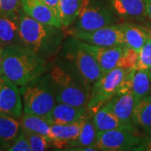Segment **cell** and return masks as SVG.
Returning <instances> with one entry per match:
<instances>
[{"instance_id": "cell-1", "label": "cell", "mask_w": 151, "mask_h": 151, "mask_svg": "<svg viewBox=\"0 0 151 151\" xmlns=\"http://www.w3.org/2000/svg\"><path fill=\"white\" fill-rule=\"evenodd\" d=\"M54 87L56 103L87 107L92 86L70 60L63 58L50 65L48 70Z\"/></svg>"}, {"instance_id": "cell-2", "label": "cell", "mask_w": 151, "mask_h": 151, "mask_svg": "<svg viewBox=\"0 0 151 151\" xmlns=\"http://www.w3.org/2000/svg\"><path fill=\"white\" fill-rule=\"evenodd\" d=\"M20 44L30 49L45 60H53L60 54L64 43L62 28L42 24L19 12Z\"/></svg>"}, {"instance_id": "cell-3", "label": "cell", "mask_w": 151, "mask_h": 151, "mask_svg": "<svg viewBox=\"0 0 151 151\" xmlns=\"http://www.w3.org/2000/svg\"><path fill=\"white\" fill-rule=\"evenodd\" d=\"M50 65L47 60L21 44L4 46L3 76L18 86L48 72Z\"/></svg>"}, {"instance_id": "cell-4", "label": "cell", "mask_w": 151, "mask_h": 151, "mask_svg": "<svg viewBox=\"0 0 151 151\" xmlns=\"http://www.w3.org/2000/svg\"><path fill=\"white\" fill-rule=\"evenodd\" d=\"M19 87L24 113L46 116L56 103L54 87L48 72Z\"/></svg>"}, {"instance_id": "cell-5", "label": "cell", "mask_w": 151, "mask_h": 151, "mask_svg": "<svg viewBox=\"0 0 151 151\" xmlns=\"http://www.w3.org/2000/svg\"><path fill=\"white\" fill-rule=\"evenodd\" d=\"M60 54L74 64L91 86L103 76V70L96 58L77 38L70 36L64 40Z\"/></svg>"}, {"instance_id": "cell-6", "label": "cell", "mask_w": 151, "mask_h": 151, "mask_svg": "<svg viewBox=\"0 0 151 151\" xmlns=\"http://www.w3.org/2000/svg\"><path fill=\"white\" fill-rule=\"evenodd\" d=\"M113 12L103 0H83L74 21V26L71 28L93 30L113 24Z\"/></svg>"}, {"instance_id": "cell-7", "label": "cell", "mask_w": 151, "mask_h": 151, "mask_svg": "<svg viewBox=\"0 0 151 151\" xmlns=\"http://www.w3.org/2000/svg\"><path fill=\"white\" fill-rule=\"evenodd\" d=\"M129 69H124L117 66L110 71L103 74L92 86L91 97L87 103V108L94 113L102 108L116 95L124 76Z\"/></svg>"}, {"instance_id": "cell-8", "label": "cell", "mask_w": 151, "mask_h": 151, "mask_svg": "<svg viewBox=\"0 0 151 151\" xmlns=\"http://www.w3.org/2000/svg\"><path fill=\"white\" fill-rule=\"evenodd\" d=\"M68 34L81 41L97 46H125L120 24H110L93 30H81L70 27Z\"/></svg>"}, {"instance_id": "cell-9", "label": "cell", "mask_w": 151, "mask_h": 151, "mask_svg": "<svg viewBox=\"0 0 151 151\" xmlns=\"http://www.w3.org/2000/svg\"><path fill=\"white\" fill-rule=\"evenodd\" d=\"M135 132L127 129H112L97 132L96 148L103 151L134 150L142 140Z\"/></svg>"}, {"instance_id": "cell-10", "label": "cell", "mask_w": 151, "mask_h": 151, "mask_svg": "<svg viewBox=\"0 0 151 151\" xmlns=\"http://www.w3.org/2000/svg\"><path fill=\"white\" fill-rule=\"evenodd\" d=\"M14 82L1 76L0 113L20 119L23 115V101L19 89Z\"/></svg>"}, {"instance_id": "cell-11", "label": "cell", "mask_w": 151, "mask_h": 151, "mask_svg": "<svg viewBox=\"0 0 151 151\" xmlns=\"http://www.w3.org/2000/svg\"><path fill=\"white\" fill-rule=\"evenodd\" d=\"M85 117L71 124H51L49 135L51 145L57 150H68L74 147L80 134Z\"/></svg>"}, {"instance_id": "cell-12", "label": "cell", "mask_w": 151, "mask_h": 151, "mask_svg": "<svg viewBox=\"0 0 151 151\" xmlns=\"http://www.w3.org/2000/svg\"><path fill=\"white\" fill-rule=\"evenodd\" d=\"M88 112L86 106L78 107L68 103H56L52 110L45 117L50 124H68L84 118Z\"/></svg>"}, {"instance_id": "cell-13", "label": "cell", "mask_w": 151, "mask_h": 151, "mask_svg": "<svg viewBox=\"0 0 151 151\" xmlns=\"http://www.w3.org/2000/svg\"><path fill=\"white\" fill-rule=\"evenodd\" d=\"M82 45L94 55L103 70V74L118 66V63L124 54L125 48V46H97L86 43L84 41H82Z\"/></svg>"}, {"instance_id": "cell-14", "label": "cell", "mask_w": 151, "mask_h": 151, "mask_svg": "<svg viewBox=\"0 0 151 151\" xmlns=\"http://www.w3.org/2000/svg\"><path fill=\"white\" fill-rule=\"evenodd\" d=\"M21 9L26 15L36 21L55 27L63 28L60 20L44 0H21Z\"/></svg>"}, {"instance_id": "cell-15", "label": "cell", "mask_w": 151, "mask_h": 151, "mask_svg": "<svg viewBox=\"0 0 151 151\" xmlns=\"http://www.w3.org/2000/svg\"><path fill=\"white\" fill-rule=\"evenodd\" d=\"M136 97L133 92L116 94L105 105L112 113L125 124L134 126L133 122Z\"/></svg>"}, {"instance_id": "cell-16", "label": "cell", "mask_w": 151, "mask_h": 151, "mask_svg": "<svg viewBox=\"0 0 151 151\" xmlns=\"http://www.w3.org/2000/svg\"><path fill=\"white\" fill-rule=\"evenodd\" d=\"M19 12L0 14V45L20 44Z\"/></svg>"}, {"instance_id": "cell-17", "label": "cell", "mask_w": 151, "mask_h": 151, "mask_svg": "<svg viewBox=\"0 0 151 151\" xmlns=\"http://www.w3.org/2000/svg\"><path fill=\"white\" fill-rule=\"evenodd\" d=\"M118 15L125 19L141 20L146 17L145 0H108Z\"/></svg>"}, {"instance_id": "cell-18", "label": "cell", "mask_w": 151, "mask_h": 151, "mask_svg": "<svg viewBox=\"0 0 151 151\" xmlns=\"http://www.w3.org/2000/svg\"><path fill=\"white\" fill-rule=\"evenodd\" d=\"M93 121L97 132L112 129H127L136 133V127L122 122L117 118L106 105H103L93 113Z\"/></svg>"}, {"instance_id": "cell-19", "label": "cell", "mask_w": 151, "mask_h": 151, "mask_svg": "<svg viewBox=\"0 0 151 151\" xmlns=\"http://www.w3.org/2000/svg\"><path fill=\"white\" fill-rule=\"evenodd\" d=\"M124 35V45L127 47L134 49L136 51H139L144 45L150 37L145 28L139 26L132 23L120 24Z\"/></svg>"}, {"instance_id": "cell-20", "label": "cell", "mask_w": 151, "mask_h": 151, "mask_svg": "<svg viewBox=\"0 0 151 151\" xmlns=\"http://www.w3.org/2000/svg\"><path fill=\"white\" fill-rule=\"evenodd\" d=\"M21 131L18 119L0 113V148L7 150Z\"/></svg>"}, {"instance_id": "cell-21", "label": "cell", "mask_w": 151, "mask_h": 151, "mask_svg": "<svg viewBox=\"0 0 151 151\" xmlns=\"http://www.w3.org/2000/svg\"><path fill=\"white\" fill-rule=\"evenodd\" d=\"M133 122L147 134H151V95L136 100Z\"/></svg>"}, {"instance_id": "cell-22", "label": "cell", "mask_w": 151, "mask_h": 151, "mask_svg": "<svg viewBox=\"0 0 151 151\" xmlns=\"http://www.w3.org/2000/svg\"><path fill=\"white\" fill-rule=\"evenodd\" d=\"M96 140H97V129L93 121V113L89 111L84 119L80 134L76 142V145L72 148L96 147L95 146Z\"/></svg>"}, {"instance_id": "cell-23", "label": "cell", "mask_w": 151, "mask_h": 151, "mask_svg": "<svg viewBox=\"0 0 151 151\" xmlns=\"http://www.w3.org/2000/svg\"><path fill=\"white\" fill-rule=\"evenodd\" d=\"M19 123L22 129L45 135L47 137L50 135L51 124L49 123L45 116L23 113L19 119Z\"/></svg>"}, {"instance_id": "cell-24", "label": "cell", "mask_w": 151, "mask_h": 151, "mask_svg": "<svg viewBox=\"0 0 151 151\" xmlns=\"http://www.w3.org/2000/svg\"><path fill=\"white\" fill-rule=\"evenodd\" d=\"M131 89L136 100L151 95V80L149 70L134 69L132 77Z\"/></svg>"}, {"instance_id": "cell-25", "label": "cell", "mask_w": 151, "mask_h": 151, "mask_svg": "<svg viewBox=\"0 0 151 151\" xmlns=\"http://www.w3.org/2000/svg\"><path fill=\"white\" fill-rule=\"evenodd\" d=\"M83 0H60V18L62 27L69 28L78 15Z\"/></svg>"}, {"instance_id": "cell-26", "label": "cell", "mask_w": 151, "mask_h": 151, "mask_svg": "<svg viewBox=\"0 0 151 151\" xmlns=\"http://www.w3.org/2000/svg\"><path fill=\"white\" fill-rule=\"evenodd\" d=\"M24 131L27 137L32 151L46 150L51 145L50 139L45 135L33 133V132L26 131V130H24Z\"/></svg>"}, {"instance_id": "cell-27", "label": "cell", "mask_w": 151, "mask_h": 151, "mask_svg": "<svg viewBox=\"0 0 151 151\" xmlns=\"http://www.w3.org/2000/svg\"><path fill=\"white\" fill-rule=\"evenodd\" d=\"M135 69L137 70L151 69V37L148 39L144 46L139 51V60Z\"/></svg>"}, {"instance_id": "cell-28", "label": "cell", "mask_w": 151, "mask_h": 151, "mask_svg": "<svg viewBox=\"0 0 151 151\" xmlns=\"http://www.w3.org/2000/svg\"><path fill=\"white\" fill-rule=\"evenodd\" d=\"M139 60V52L134 49L125 46L123 55L119 60L118 66L124 69H135Z\"/></svg>"}, {"instance_id": "cell-29", "label": "cell", "mask_w": 151, "mask_h": 151, "mask_svg": "<svg viewBox=\"0 0 151 151\" xmlns=\"http://www.w3.org/2000/svg\"><path fill=\"white\" fill-rule=\"evenodd\" d=\"M9 151H32L31 147L29 143L27 137L24 134V131L22 129L16 139L11 144L9 148L8 149Z\"/></svg>"}, {"instance_id": "cell-30", "label": "cell", "mask_w": 151, "mask_h": 151, "mask_svg": "<svg viewBox=\"0 0 151 151\" xmlns=\"http://www.w3.org/2000/svg\"><path fill=\"white\" fill-rule=\"evenodd\" d=\"M21 0H0V14H11L19 11Z\"/></svg>"}, {"instance_id": "cell-31", "label": "cell", "mask_w": 151, "mask_h": 151, "mask_svg": "<svg viewBox=\"0 0 151 151\" xmlns=\"http://www.w3.org/2000/svg\"><path fill=\"white\" fill-rule=\"evenodd\" d=\"M134 150L137 151H151V134L147 137L142 139L141 142L135 147Z\"/></svg>"}, {"instance_id": "cell-32", "label": "cell", "mask_w": 151, "mask_h": 151, "mask_svg": "<svg viewBox=\"0 0 151 151\" xmlns=\"http://www.w3.org/2000/svg\"><path fill=\"white\" fill-rule=\"evenodd\" d=\"M45 3L50 8V9L54 12L55 16L60 20V9H59V2L60 0H44ZM61 22V21H60Z\"/></svg>"}, {"instance_id": "cell-33", "label": "cell", "mask_w": 151, "mask_h": 151, "mask_svg": "<svg viewBox=\"0 0 151 151\" xmlns=\"http://www.w3.org/2000/svg\"><path fill=\"white\" fill-rule=\"evenodd\" d=\"M4 57V46L0 45V76H3V63Z\"/></svg>"}, {"instance_id": "cell-34", "label": "cell", "mask_w": 151, "mask_h": 151, "mask_svg": "<svg viewBox=\"0 0 151 151\" xmlns=\"http://www.w3.org/2000/svg\"><path fill=\"white\" fill-rule=\"evenodd\" d=\"M146 17H148L151 21V0H145Z\"/></svg>"}, {"instance_id": "cell-35", "label": "cell", "mask_w": 151, "mask_h": 151, "mask_svg": "<svg viewBox=\"0 0 151 151\" xmlns=\"http://www.w3.org/2000/svg\"><path fill=\"white\" fill-rule=\"evenodd\" d=\"M146 30H147V32H148V34L150 35V36L151 37V27H148V28H145Z\"/></svg>"}, {"instance_id": "cell-36", "label": "cell", "mask_w": 151, "mask_h": 151, "mask_svg": "<svg viewBox=\"0 0 151 151\" xmlns=\"http://www.w3.org/2000/svg\"><path fill=\"white\" fill-rule=\"evenodd\" d=\"M149 70V75H150V80H151V69H150Z\"/></svg>"}, {"instance_id": "cell-37", "label": "cell", "mask_w": 151, "mask_h": 151, "mask_svg": "<svg viewBox=\"0 0 151 151\" xmlns=\"http://www.w3.org/2000/svg\"><path fill=\"white\" fill-rule=\"evenodd\" d=\"M0 88H1V76H0Z\"/></svg>"}]
</instances>
